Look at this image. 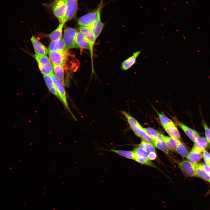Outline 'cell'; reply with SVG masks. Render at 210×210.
Here are the masks:
<instances>
[{"mask_svg": "<svg viewBox=\"0 0 210 210\" xmlns=\"http://www.w3.org/2000/svg\"><path fill=\"white\" fill-rule=\"evenodd\" d=\"M203 152V157L205 164L209 166L210 165V153L205 150Z\"/></svg>", "mask_w": 210, "mask_h": 210, "instance_id": "obj_33", "label": "cell"}, {"mask_svg": "<svg viewBox=\"0 0 210 210\" xmlns=\"http://www.w3.org/2000/svg\"><path fill=\"white\" fill-rule=\"evenodd\" d=\"M34 57L37 62L40 71L43 75L51 76L54 74L52 64L47 56L35 54Z\"/></svg>", "mask_w": 210, "mask_h": 210, "instance_id": "obj_3", "label": "cell"}, {"mask_svg": "<svg viewBox=\"0 0 210 210\" xmlns=\"http://www.w3.org/2000/svg\"><path fill=\"white\" fill-rule=\"evenodd\" d=\"M158 113L161 124L164 127L175 124L173 121L166 116L164 114L159 113L156 110Z\"/></svg>", "mask_w": 210, "mask_h": 210, "instance_id": "obj_28", "label": "cell"}, {"mask_svg": "<svg viewBox=\"0 0 210 210\" xmlns=\"http://www.w3.org/2000/svg\"><path fill=\"white\" fill-rule=\"evenodd\" d=\"M46 84L50 92L59 98H60L50 75H43Z\"/></svg>", "mask_w": 210, "mask_h": 210, "instance_id": "obj_21", "label": "cell"}, {"mask_svg": "<svg viewBox=\"0 0 210 210\" xmlns=\"http://www.w3.org/2000/svg\"><path fill=\"white\" fill-rule=\"evenodd\" d=\"M202 124L204 129L206 139L210 145V129L203 120L202 122Z\"/></svg>", "mask_w": 210, "mask_h": 210, "instance_id": "obj_32", "label": "cell"}, {"mask_svg": "<svg viewBox=\"0 0 210 210\" xmlns=\"http://www.w3.org/2000/svg\"><path fill=\"white\" fill-rule=\"evenodd\" d=\"M209 166H210V165H209Z\"/></svg>", "mask_w": 210, "mask_h": 210, "instance_id": "obj_38", "label": "cell"}, {"mask_svg": "<svg viewBox=\"0 0 210 210\" xmlns=\"http://www.w3.org/2000/svg\"><path fill=\"white\" fill-rule=\"evenodd\" d=\"M204 171L210 176V167L204 163H200Z\"/></svg>", "mask_w": 210, "mask_h": 210, "instance_id": "obj_34", "label": "cell"}, {"mask_svg": "<svg viewBox=\"0 0 210 210\" xmlns=\"http://www.w3.org/2000/svg\"><path fill=\"white\" fill-rule=\"evenodd\" d=\"M164 128L170 137L177 139H180V134L175 124L169 125Z\"/></svg>", "mask_w": 210, "mask_h": 210, "instance_id": "obj_25", "label": "cell"}, {"mask_svg": "<svg viewBox=\"0 0 210 210\" xmlns=\"http://www.w3.org/2000/svg\"><path fill=\"white\" fill-rule=\"evenodd\" d=\"M54 72L56 76L64 84V71L63 66L52 63Z\"/></svg>", "mask_w": 210, "mask_h": 210, "instance_id": "obj_20", "label": "cell"}, {"mask_svg": "<svg viewBox=\"0 0 210 210\" xmlns=\"http://www.w3.org/2000/svg\"><path fill=\"white\" fill-rule=\"evenodd\" d=\"M104 24L101 20L97 21L87 26L90 29L96 39L102 31Z\"/></svg>", "mask_w": 210, "mask_h": 210, "instance_id": "obj_15", "label": "cell"}, {"mask_svg": "<svg viewBox=\"0 0 210 210\" xmlns=\"http://www.w3.org/2000/svg\"><path fill=\"white\" fill-rule=\"evenodd\" d=\"M136 135L142 138L143 140L153 144L152 139L145 131L140 124L136 130Z\"/></svg>", "mask_w": 210, "mask_h": 210, "instance_id": "obj_26", "label": "cell"}, {"mask_svg": "<svg viewBox=\"0 0 210 210\" xmlns=\"http://www.w3.org/2000/svg\"><path fill=\"white\" fill-rule=\"evenodd\" d=\"M157 154L155 152H151L148 154V158L150 160H154L157 158Z\"/></svg>", "mask_w": 210, "mask_h": 210, "instance_id": "obj_35", "label": "cell"}, {"mask_svg": "<svg viewBox=\"0 0 210 210\" xmlns=\"http://www.w3.org/2000/svg\"><path fill=\"white\" fill-rule=\"evenodd\" d=\"M141 52V50L135 52L132 56L124 61L122 64V69L126 70L131 67L136 63V59Z\"/></svg>", "mask_w": 210, "mask_h": 210, "instance_id": "obj_14", "label": "cell"}, {"mask_svg": "<svg viewBox=\"0 0 210 210\" xmlns=\"http://www.w3.org/2000/svg\"><path fill=\"white\" fill-rule=\"evenodd\" d=\"M79 32L83 34L90 43L92 48L95 43L96 39L90 29L87 26H80L79 28Z\"/></svg>", "mask_w": 210, "mask_h": 210, "instance_id": "obj_13", "label": "cell"}, {"mask_svg": "<svg viewBox=\"0 0 210 210\" xmlns=\"http://www.w3.org/2000/svg\"><path fill=\"white\" fill-rule=\"evenodd\" d=\"M178 165L181 170L187 176L197 177L194 163L185 160L180 162Z\"/></svg>", "mask_w": 210, "mask_h": 210, "instance_id": "obj_8", "label": "cell"}, {"mask_svg": "<svg viewBox=\"0 0 210 210\" xmlns=\"http://www.w3.org/2000/svg\"><path fill=\"white\" fill-rule=\"evenodd\" d=\"M143 128L152 139L157 138L160 134L156 130L151 127H148Z\"/></svg>", "mask_w": 210, "mask_h": 210, "instance_id": "obj_31", "label": "cell"}, {"mask_svg": "<svg viewBox=\"0 0 210 210\" xmlns=\"http://www.w3.org/2000/svg\"><path fill=\"white\" fill-rule=\"evenodd\" d=\"M49 51H54L67 50L64 42L63 39H58L52 41L48 47Z\"/></svg>", "mask_w": 210, "mask_h": 210, "instance_id": "obj_12", "label": "cell"}, {"mask_svg": "<svg viewBox=\"0 0 210 210\" xmlns=\"http://www.w3.org/2000/svg\"><path fill=\"white\" fill-rule=\"evenodd\" d=\"M209 148H210V145H209Z\"/></svg>", "mask_w": 210, "mask_h": 210, "instance_id": "obj_36", "label": "cell"}, {"mask_svg": "<svg viewBox=\"0 0 210 210\" xmlns=\"http://www.w3.org/2000/svg\"><path fill=\"white\" fill-rule=\"evenodd\" d=\"M173 119L176 123L183 131L192 141L195 142L200 137L199 134L195 130L189 128L181 123L175 117L173 118Z\"/></svg>", "mask_w": 210, "mask_h": 210, "instance_id": "obj_9", "label": "cell"}, {"mask_svg": "<svg viewBox=\"0 0 210 210\" xmlns=\"http://www.w3.org/2000/svg\"><path fill=\"white\" fill-rule=\"evenodd\" d=\"M194 164L197 177L210 183V176L204 171L200 163Z\"/></svg>", "mask_w": 210, "mask_h": 210, "instance_id": "obj_22", "label": "cell"}, {"mask_svg": "<svg viewBox=\"0 0 210 210\" xmlns=\"http://www.w3.org/2000/svg\"><path fill=\"white\" fill-rule=\"evenodd\" d=\"M175 150L181 156L184 158H187L189 154L187 150L181 141Z\"/></svg>", "mask_w": 210, "mask_h": 210, "instance_id": "obj_30", "label": "cell"}, {"mask_svg": "<svg viewBox=\"0 0 210 210\" xmlns=\"http://www.w3.org/2000/svg\"><path fill=\"white\" fill-rule=\"evenodd\" d=\"M152 140L154 146L167 154L169 153L168 149L163 139L162 134H160L158 137L153 139Z\"/></svg>", "mask_w": 210, "mask_h": 210, "instance_id": "obj_19", "label": "cell"}, {"mask_svg": "<svg viewBox=\"0 0 210 210\" xmlns=\"http://www.w3.org/2000/svg\"><path fill=\"white\" fill-rule=\"evenodd\" d=\"M30 40L33 45L36 54L46 55L48 54L49 51L48 49L34 36H32Z\"/></svg>", "mask_w": 210, "mask_h": 210, "instance_id": "obj_10", "label": "cell"}, {"mask_svg": "<svg viewBox=\"0 0 210 210\" xmlns=\"http://www.w3.org/2000/svg\"><path fill=\"white\" fill-rule=\"evenodd\" d=\"M104 6L103 0H101L96 9L80 18L78 21V25L80 26H88L97 21L101 20V13Z\"/></svg>", "mask_w": 210, "mask_h": 210, "instance_id": "obj_1", "label": "cell"}, {"mask_svg": "<svg viewBox=\"0 0 210 210\" xmlns=\"http://www.w3.org/2000/svg\"><path fill=\"white\" fill-rule=\"evenodd\" d=\"M78 8L77 0H67L65 22L75 18Z\"/></svg>", "mask_w": 210, "mask_h": 210, "instance_id": "obj_6", "label": "cell"}, {"mask_svg": "<svg viewBox=\"0 0 210 210\" xmlns=\"http://www.w3.org/2000/svg\"></svg>", "mask_w": 210, "mask_h": 210, "instance_id": "obj_39", "label": "cell"}, {"mask_svg": "<svg viewBox=\"0 0 210 210\" xmlns=\"http://www.w3.org/2000/svg\"><path fill=\"white\" fill-rule=\"evenodd\" d=\"M194 142L192 149L199 152H203L208 145V142L204 137H199Z\"/></svg>", "mask_w": 210, "mask_h": 210, "instance_id": "obj_18", "label": "cell"}, {"mask_svg": "<svg viewBox=\"0 0 210 210\" xmlns=\"http://www.w3.org/2000/svg\"><path fill=\"white\" fill-rule=\"evenodd\" d=\"M51 76L60 98L66 107L69 110L66 101V93L63 83L54 74H52Z\"/></svg>", "mask_w": 210, "mask_h": 210, "instance_id": "obj_7", "label": "cell"}, {"mask_svg": "<svg viewBox=\"0 0 210 210\" xmlns=\"http://www.w3.org/2000/svg\"><path fill=\"white\" fill-rule=\"evenodd\" d=\"M109 151L116 153L118 155L128 159L134 160V153L133 151L116 150L111 149Z\"/></svg>", "mask_w": 210, "mask_h": 210, "instance_id": "obj_27", "label": "cell"}, {"mask_svg": "<svg viewBox=\"0 0 210 210\" xmlns=\"http://www.w3.org/2000/svg\"><path fill=\"white\" fill-rule=\"evenodd\" d=\"M64 24H60L55 30L48 35L52 41L62 38V29Z\"/></svg>", "mask_w": 210, "mask_h": 210, "instance_id": "obj_23", "label": "cell"}, {"mask_svg": "<svg viewBox=\"0 0 210 210\" xmlns=\"http://www.w3.org/2000/svg\"><path fill=\"white\" fill-rule=\"evenodd\" d=\"M202 156L203 154L202 152L192 149L189 153L187 158L189 162L193 163H196L201 159Z\"/></svg>", "mask_w": 210, "mask_h": 210, "instance_id": "obj_24", "label": "cell"}, {"mask_svg": "<svg viewBox=\"0 0 210 210\" xmlns=\"http://www.w3.org/2000/svg\"><path fill=\"white\" fill-rule=\"evenodd\" d=\"M67 0H55L52 6L53 13L60 24L65 22Z\"/></svg>", "mask_w": 210, "mask_h": 210, "instance_id": "obj_2", "label": "cell"}, {"mask_svg": "<svg viewBox=\"0 0 210 210\" xmlns=\"http://www.w3.org/2000/svg\"><path fill=\"white\" fill-rule=\"evenodd\" d=\"M139 147L141 148L148 153L151 152H155V148L153 144L142 140L139 145Z\"/></svg>", "mask_w": 210, "mask_h": 210, "instance_id": "obj_29", "label": "cell"}, {"mask_svg": "<svg viewBox=\"0 0 210 210\" xmlns=\"http://www.w3.org/2000/svg\"><path fill=\"white\" fill-rule=\"evenodd\" d=\"M120 113L126 118L131 128L136 135V130L140 125L139 123L129 113L124 111H120Z\"/></svg>", "mask_w": 210, "mask_h": 210, "instance_id": "obj_17", "label": "cell"}, {"mask_svg": "<svg viewBox=\"0 0 210 210\" xmlns=\"http://www.w3.org/2000/svg\"><path fill=\"white\" fill-rule=\"evenodd\" d=\"M162 137L167 148L171 151L175 150L180 141L178 139L162 134Z\"/></svg>", "mask_w": 210, "mask_h": 210, "instance_id": "obj_16", "label": "cell"}, {"mask_svg": "<svg viewBox=\"0 0 210 210\" xmlns=\"http://www.w3.org/2000/svg\"><path fill=\"white\" fill-rule=\"evenodd\" d=\"M210 192V190L209 191V192Z\"/></svg>", "mask_w": 210, "mask_h": 210, "instance_id": "obj_37", "label": "cell"}, {"mask_svg": "<svg viewBox=\"0 0 210 210\" xmlns=\"http://www.w3.org/2000/svg\"><path fill=\"white\" fill-rule=\"evenodd\" d=\"M48 54L52 63L62 66L64 65L69 56L68 49L54 51H49Z\"/></svg>", "mask_w": 210, "mask_h": 210, "instance_id": "obj_5", "label": "cell"}, {"mask_svg": "<svg viewBox=\"0 0 210 210\" xmlns=\"http://www.w3.org/2000/svg\"><path fill=\"white\" fill-rule=\"evenodd\" d=\"M77 31L73 28L66 27L64 30L63 40L68 49L79 48L76 41V37Z\"/></svg>", "mask_w": 210, "mask_h": 210, "instance_id": "obj_4", "label": "cell"}, {"mask_svg": "<svg viewBox=\"0 0 210 210\" xmlns=\"http://www.w3.org/2000/svg\"><path fill=\"white\" fill-rule=\"evenodd\" d=\"M76 43L80 49H90L91 48L90 43L83 34L80 32L77 31L76 37Z\"/></svg>", "mask_w": 210, "mask_h": 210, "instance_id": "obj_11", "label": "cell"}]
</instances>
